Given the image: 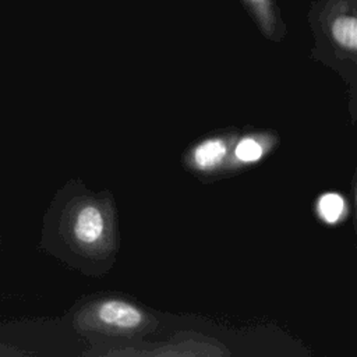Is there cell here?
<instances>
[{
	"label": "cell",
	"instance_id": "6da1fadb",
	"mask_svg": "<svg viewBox=\"0 0 357 357\" xmlns=\"http://www.w3.org/2000/svg\"><path fill=\"white\" fill-rule=\"evenodd\" d=\"M39 247L85 275L106 273L119 251L113 197L93 192L79 180L66 183L43 216Z\"/></svg>",
	"mask_w": 357,
	"mask_h": 357
},
{
	"label": "cell",
	"instance_id": "277c9868",
	"mask_svg": "<svg viewBox=\"0 0 357 357\" xmlns=\"http://www.w3.org/2000/svg\"><path fill=\"white\" fill-rule=\"evenodd\" d=\"M259 32L269 40L280 42L287 33L278 0H240Z\"/></svg>",
	"mask_w": 357,
	"mask_h": 357
},
{
	"label": "cell",
	"instance_id": "3957f363",
	"mask_svg": "<svg viewBox=\"0 0 357 357\" xmlns=\"http://www.w3.org/2000/svg\"><path fill=\"white\" fill-rule=\"evenodd\" d=\"M73 324L82 333L109 336H144L158 321L135 301L120 296H96L82 301L74 311Z\"/></svg>",
	"mask_w": 357,
	"mask_h": 357
},
{
	"label": "cell",
	"instance_id": "52a82bcc",
	"mask_svg": "<svg viewBox=\"0 0 357 357\" xmlns=\"http://www.w3.org/2000/svg\"><path fill=\"white\" fill-rule=\"evenodd\" d=\"M264 153V146L262 144L255 139L254 137H244L241 138L234 148V156L240 162H255L261 159Z\"/></svg>",
	"mask_w": 357,
	"mask_h": 357
},
{
	"label": "cell",
	"instance_id": "8992f818",
	"mask_svg": "<svg viewBox=\"0 0 357 357\" xmlns=\"http://www.w3.org/2000/svg\"><path fill=\"white\" fill-rule=\"evenodd\" d=\"M344 201L339 194L328 192L321 197L318 202V212L321 218L328 223H335L343 215Z\"/></svg>",
	"mask_w": 357,
	"mask_h": 357
},
{
	"label": "cell",
	"instance_id": "5b68a950",
	"mask_svg": "<svg viewBox=\"0 0 357 357\" xmlns=\"http://www.w3.org/2000/svg\"><path fill=\"white\" fill-rule=\"evenodd\" d=\"M231 139L226 137H209L197 144L190 152V165L199 172H212L222 166L227 158Z\"/></svg>",
	"mask_w": 357,
	"mask_h": 357
},
{
	"label": "cell",
	"instance_id": "7a4b0ae2",
	"mask_svg": "<svg viewBox=\"0 0 357 357\" xmlns=\"http://www.w3.org/2000/svg\"><path fill=\"white\" fill-rule=\"evenodd\" d=\"M311 57L353 84L357 67V0H312L307 13Z\"/></svg>",
	"mask_w": 357,
	"mask_h": 357
}]
</instances>
